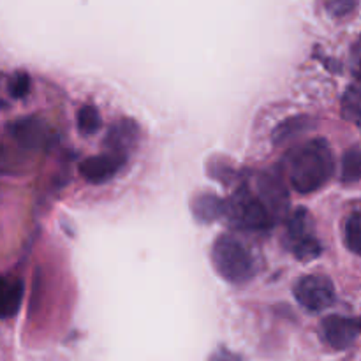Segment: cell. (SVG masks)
Instances as JSON below:
<instances>
[{
  "instance_id": "cell-1",
  "label": "cell",
  "mask_w": 361,
  "mask_h": 361,
  "mask_svg": "<svg viewBox=\"0 0 361 361\" xmlns=\"http://www.w3.org/2000/svg\"><path fill=\"white\" fill-rule=\"evenodd\" d=\"M334 152L324 137L300 145L288 159L289 182L300 194H312L323 189L334 176Z\"/></svg>"
},
{
  "instance_id": "cell-2",
  "label": "cell",
  "mask_w": 361,
  "mask_h": 361,
  "mask_svg": "<svg viewBox=\"0 0 361 361\" xmlns=\"http://www.w3.org/2000/svg\"><path fill=\"white\" fill-rule=\"evenodd\" d=\"M212 263L215 271L229 284H245L256 274L252 254L238 238L221 235L212 247Z\"/></svg>"
},
{
  "instance_id": "cell-3",
  "label": "cell",
  "mask_w": 361,
  "mask_h": 361,
  "mask_svg": "<svg viewBox=\"0 0 361 361\" xmlns=\"http://www.w3.org/2000/svg\"><path fill=\"white\" fill-rule=\"evenodd\" d=\"M233 226L243 231H264L274 224L270 214L259 196H254L249 189L242 187L228 201H224V214Z\"/></svg>"
},
{
  "instance_id": "cell-4",
  "label": "cell",
  "mask_w": 361,
  "mask_h": 361,
  "mask_svg": "<svg viewBox=\"0 0 361 361\" xmlns=\"http://www.w3.org/2000/svg\"><path fill=\"white\" fill-rule=\"evenodd\" d=\"M295 298L309 312H323L334 305L335 286L324 275H305L296 282Z\"/></svg>"
},
{
  "instance_id": "cell-5",
  "label": "cell",
  "mask_w": 361,
  "mask_h": 361,
  "mask_svg": "<svg viewBox=\"0 0 361 361\" xmlns=\"http://www.w3.org/2000/svg\"><path fill=\"white\" fill-rule=\"evenodd\" d=\"M288 238L291 242V250L300 261H312L319 257L321 243L314 235L312 221L305 208H298L291 215L288 228Z\"/></svg>"
},
{
  "instance_id": "cell-6",
  "label": "cell",
  "mask_w": 361,
  "mask_h": 361,
  "mask_svg": "<svg viewBox=\"0 0 361 361\" xmlns=\"http://www.w3.org/2000/svg\"><path fill=\"white\" fill-rule=\"evenodd\" d=\"M321 334H323V338L330 348L337 349V351H344V349H349L358 341L360 321L356 317L331 314V316L323 319Z\"/></svg>"
},
{
  "instance_id": "cell-7",
  "label": "cell",
  "mask_w": 361,
  "mask_h": 361,
  "mask_svg": "<svg viewBox=\"0 0 361 361\" xmlns=\"http://www.w3.org/2000/svg\"><path fill=\"white\" fill-rule=\"evenodd\" d=\"M123 162L126 159L120 155L104 152L101 155H94V157H87L85 161H81L80 175L90 183H104L120 171Z\"/></svg>"
},
{
  "instance_id": "cell-8",
  "label": "cell",
  "mask_w": 361,
  "mask_h": 361,
  "mask_svg": "<svg viewBox=\"0 0 361 361\" xmlns=\"http://www.w3.org/2000/svg\"><path fill=\"white\" fill-rule=\"evenodd\" d=\"M137 137H140L137 123L129 118H123L109 127L108 134L104 137V147L108 148L109 154L120 155V157L126 159L129 152L136 147Z\"/></svg>"
},
{
  "instance_id": "cell-9",
  "label": "cell",
  "mask_w": 361,
  "mask_h": 361,
  "mask_svg": "<svg viewBox=\"0 0 361 361\" xmlns=\"http://www.w3.org/2000/svg\"><path fill=\"white\" fill-rule=\"evenodd\" d=\"M9 134L20 147L27 150H37L46 141L48 127L37 116H23L11 123Z\"/></svg>"
},
{
  "instance_id": "cell-10",
  "label": "cell",
  "mask_w": 361,
  "mask_h": 361,
  "mask_svg": "<svg viewBox=\"0 0 361 361\" xmlns=\"http://www.w3.org/2000/svg\"><path fill=\"white\" fill-rule=\"evenodd\" d=\"M23 302V282L20 279L0 275V321L9 319L20 310Z\"/></svg>"
},
{
  "instance_id": "cell-11",
  "label": "cell",
  "mask_w": 361,
  "mask_h": 361,
  "mask_svg": "<svg viewBox=\"0 0 361 361\" xmlns=\"http://www.w3.org/2000/svg\"><path fill=\"white\" fill-rule=\"evenodd\" d=\"M257 185H259L261 192L259 200L263 201L264 207L270 210L271 215H274V210L284 212L288 208V196H286L284 187L279 180H275L274 176L263 175Z\"/></svg>"
},
{
  "instance_id": "cell-12",
  "label": "cell",
  "mask_w": 361,
  "mask_h": 361,
  "mask_svg": "<svg viewBox=\"0 0 361 361\" xmlns=\"http://www.w3.org/2000/svg\"><path fill=\"white\" fill-rule=\"evenodd\" d=\"M192 214L201 222H214L224 214V201L219 200L214 192H204L194 197Z\"/></svg>"
},
{
  "instance_id": "cell-13",
  "label": "cell",
  "mask_w": 361,
  "mask_h": 361,
  "mask_svg": "<svg viewBox=\"0 0 361 361\" xmlns=\"http://www.w3.org/2000/svg\"><path fill=\"white\" fill-rule=\"evenodd\" d=\"M361 176V154L358 145H353L344 155V162H342V183L344 185H356L360 182Z\"/></svg>"
},
{
  "instance_id": "cell-14",
  "label": "cell",
  "mask_w": 361,
  "mask_h": 361,
  "mask_svg": "<svg viewBox=\"0 0 361 361\" xmlns=\"http://www.w3.org/2000/svg\"><path fill=\"white\" fill-rule=\"evenodd\" d=\"M76 123L78 130H80L83 136H92V134L97 133L102 126L101 113H99V109L92 104L81 106L80 111H78L76 115Z\"/></svg>"
},
{
  "instance_id": "cell-15",
  "label": "cell",
  "mask_w": 361,
  "mask_h": 361,
  "mask_svg": "<svg viewBox=\"0 0 361 361\" xmlns=\"http://www.w3.org/2000/svg\"><path fill=\"white\" fill-rule=\"evenodd\" d=\"M310 127L312 126H310L309 116H293V118H288L275 129L274 141L275 143H284L289 137L296 136V134L303 133V130L310 129Z\"/></svg>"
},
{
  "instance_id": "cell-16",
  "label": "cell",
  "mask_w": 361,
  "mask_h": 361,
  "mask_svg": "<svg viewBox=\"0 0 361 361\" xmlns=\"http://www.w3.org/2000/svg\"><path fill=\"white\" fill-rule=\"evenodd\" d=\"M344 238H345V247H348L353 254L358 256L361 250V215L358 210L353 212V214L348 217V221H345Z\"/></svg>"
},
{
  "instance_id": "cell-17",
  "label": "cell",
  "mask_w": 361,
  "mask_h": 361,
  "mask_svg": "<svg viewBox=\"0 0 361 361\" xmlns=\"http://www.w3.org/2000/svg\"><path fill=\"white\" fill-rule=\"evenodd\" d=\"M342 111L348 120H351L353 123L358 126L360 123V87L358 85H351L348 88L344 95V101H342Z\"/></svg>"
},
{
  "instance_id": "cell-18",
  "label": "cell",
  "mask_w": 361,
  "mask_h": 361,
  "mask_svg": "<svg viewBox=\"0 0 361 361\" xmlns=\"http://www.w3.org/2000/svg\"><path fill=\"white\" fill-rule=\"evenodd\" d=\"M30 90V76L23 71H18L13 76L9 78V83H7V92L11 94L13 99H25Z\"/></svg>"
},
{
  "instance_id": "cell-19",
  "label": "cell",
  "mask_w": 361,
  "mask_h": 361,
  "mask_svg": "<svg viewBox=\"0 0 361 361\" xmlns=\"http://www.w3.org/2000/svg\"><path fill=\"white\" fill-rule=\"evenodd\" d=\"M356 7V0H331L328 9L334 16H348Z\"/></svg>"
},
{
  "instance_id": "cell-20",
  "label": "cell",
  "mask_w": 361,
  "mask_h": 361,
  "mask_svg": "<svg viewBox=\"0 0 361 361\" xmlns=\"http://www.w3.org/2000/svg\"><path fill=\"white\" fill-rule=\"evenodd\" d=\"M210 361H243V358L236 355V353L229 351V349L219 348L217 351L210 356Z\"/></svg>"
},
{
  "instance_id": "cell-21",
  "label": "cell",
  "mask_w": 361,
  "mask_h": 361,
  "mask_svg": "<svg viewBox=\"0 0 361 361\" xmlns=\"http://www.w3.org/2000/svg\"><path fill=\"white\" fill-rule=\"evenodd\" d=\"M6 102H4V101H0V109H2V108H6Z\"/></svg>"
}]
</instances>
